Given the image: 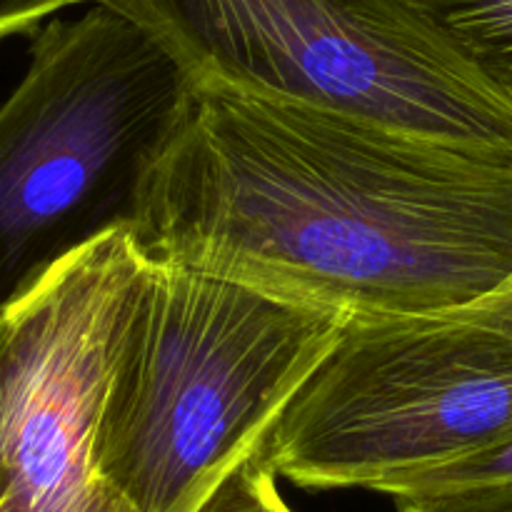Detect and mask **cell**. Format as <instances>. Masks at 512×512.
I'll return each mask as SVG.
<instances>
[{"mask_svg": "<svg viewBox=\"0 0 512 512\" xmlns=\"http://www.w3.org/2000/svg\"><path fill=\"white\" fill-rule=\"evenodd\" d=\"M70 5H75V0H0V40L33 35L50 15Z\"/></svg>", "mask_w": 512, "mask_h": 512, "instance_id": "11", "label": "cell"}, {"mask_svg": "<svg viewBox=\"0 0 512 512\" xmlns=\"http://www.w3.org/2000/svg\"><path fill=\"white\" fill-rule=\"evenodd\" d=\"M190 88L148 30L105 5L35 30L0 103V310L60 258L130 225Z\"/></svg>", "mask_w": 512, "mask_h": 512, "instance_id": "3", "label": "cell"}, {"mask_svg": "<svg viewBox=\"0 0 512 512\" xmlns=\"http://www.w3.org/2000/svg\"><path fill=\"white\" fill-rule=\"evenodd\" d=\"M512 98V0H405Z\"/></svg>", "mask_w": 512, "mask_h": 512, "instance_id": "7", "label": "cell"}, {"mask_svg": "<svg viewBox=\"0 0 512 512\" xmlns=\"http://www.w3.org/2000/svg\"><path fill=\"white\" fill-rule=\"evenodd\" d=\"M483 485H512V435L505 438L503 443L473 455V458H465L460 463L445 465V468L430 470V473L418 475V478L393 485L385 495L398 500L408 498V495L483 488Z\"/></svg>", "mask_w": 512, "mask_h": 512, "instance_id": "8", "label": "cell"}, {"mask_svg": "<svg viewBox=\"0 0 512 512\" xmlns=\"http://www.w3.org/2000/svg\"><path fill=\"white\" fill-rule=\"evenodd\" d=\"M0 512H25L23 508H20L18 503H15L13 498H10L8 493L3 495V498H0Z\"/></svg>", "mask_w": 512, "mask_h": 512, "instance_id": "12", "label": "cell"}, {"mask_svg": "<svg viewBox=\"0 0 512 512\" xmlns=\"http://www.w3.org/2000/svg\"><path fill=\"white\" fill-rule=\"evenodd\" d=\"M275 480L278 473L270 465L268 450H258L213 490L198 512H293Z\"/></svg>", "mask_w": 512, "mask_h": 512, "instance_id": "9", "label": "cell"}, {"mask_svg": "<svg viewBox=\"0 0 512 512\" xmlns=\"http://www.w3.org/2000/svg\"><path fill=\"white\" fill-rule=\"evenodd\" d=\"M130 230L145 255L350 318L512 280V158L193 83Z\"/></svg>", "mask_w": 512, "mask_h": 512, "instance_id": "1", "label": "cell"}, {"mask_svg": "<svg viewBox=\"0 0 512 512\" xmlns=\"http://www.w3.org/2000/svg\"><path fill=\"white\" fill-rule=\"evenodd\" d=\"M8 493V478H5V465H3V455H0V498Z\"/></svg>", "mask_w": 512, "mask_h": 512, "instance_id": "13", "label": "cell"}, {"mask_svg": "<svg viewBox=\"0 0 512 512\" xmlns=\"http://www.w3.org/2000/svg\"><path fill=\"white\" fill-rule=\"evenodd\" d=\"M350 315L145 260L110 363L98 475L128 512H198L338 343Z\"/></svg>", "mask_w": 512, "mask_h": 512, "instance_id": "2", "label": "cell"}, {"mask_svg": "<svg viewBox=\"0 0 512 512\" xmlns=\"http://www.w3.org/2000/svg\"><path fill=\"white\" fill-rule=\"evenodd\" d=\"M400 512H512V485L443 490L398 498Z\"/></svg>", "mask_w": 512, "mask_h": 512, "instance_id": "10", "label": "cell"}, {"mask_svg": "<svg viewBox=\"0 0 512 512\" xmlns=\"http://www.w3.org/2000/svg\"><path fill=\"white\" fill-rule=\"evenodd\" d=\"M512 435V280L445 310L350 318L270 433L305 490L393 485Z\"/></svg>", "mask_w": 512, "mask_h": 512, "instance_id": "5", "label": "cell"}, {"mask_svg": "<svg viewBox=\"0 0 512 512\" xmlns=\"http://www.w3.org/2000/svg\"><path fill=\"white\" fill-rule=\"evenodd\" d=\"M193 78L512 158V98L405 0H75Z\"/></svg>", "mask_w": 512, "mask_h": 512, "instance_id": "4", "label": "cell"}, {"mask_svg": "<svg viewBox=\"0 0 512 512\" xmlns=\"http://www.w3.org/2000/svg\"><path fill=\"white\" fill-rule=\"evenodd\" d=\"M130 225L50 265L0 310V455L25 512H128L98 475L125 310L145 268Z\"/></svg>", "mask_w": 512, "mask_h": 512, "instance_id": "6", "label": "cell"}]
</instances>
